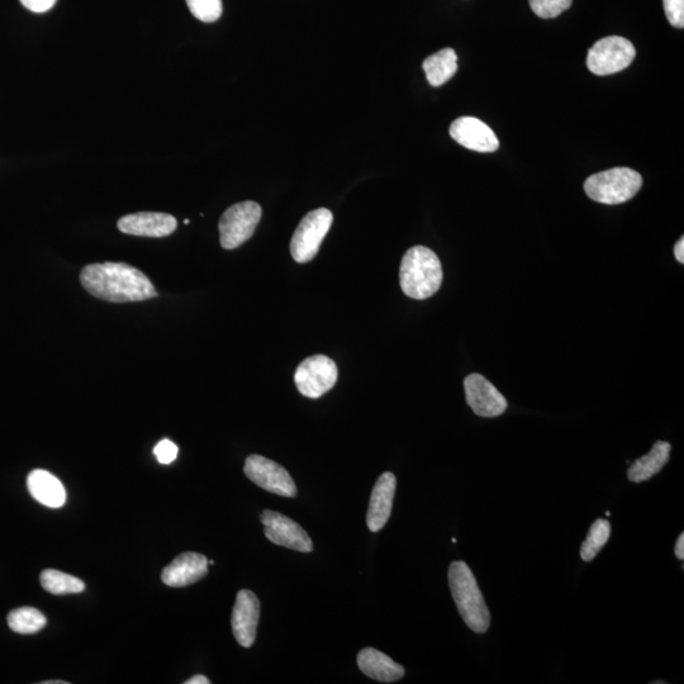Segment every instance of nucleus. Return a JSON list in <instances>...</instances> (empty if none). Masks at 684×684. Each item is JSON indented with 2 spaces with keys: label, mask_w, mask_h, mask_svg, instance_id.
<instances>
[{
  "label": "nucleus",
  "mask_w": 684,
  "mask_h": 684,
  "mask_svg": "<svg viewBox=\"0 0 684 684\" xmlns=\"http://www.w3.org/2000/svg\"><path fill=\"white\" fill-rule=\"evenodd\" d=\"M80 282L89 294L112 303L141 302L158 297L150 279L126 263L90 264L80 273Z\"/></svg>",
  "instance_id": "nucleus-1"
},
{
  "label": "nucleus",
  "mask_w": 684,
  "mask_h": 684,
  "mask_svg": "<svg viewBox=\"0 0 684 684\" xmlns=\"http://www.w3.org/2000/svg\"><path fill=\"white\" fill-rule=\"evenodd\" d=\"M443 266L429 247H411L403 256L399 283L407 297L422 301L439 291L443 283Z\"/></svg>",
  "instance_id": "nucleus-2"
},
{
  "label": "nucleus",
  "mask_w": 684,
  "mask_h": 684,
  "mask_svg": "<svg viewBox=\"0 0 684 684\" xmlns=\"http://www.w3.org/2000/svg\"><path fill=\"white\" fill-rule=\"evenodd\" d=\"M449 586L459 614L469 629L477 634L487 633L491 626V614L467 563L450 564Z\"/></svg>",
  "instance_id": "nucleus-3"
},
{
  "label": "nucleus",
  "mask_w": 684,
  "mask_h": 684,
  "mask_svg": "<svg viewBox=\"0 0 684 684\" xmlns=\"http://www.w3.org/2000/svg\"><path fill=\"white\" fill-rule=\"evenodd\" d=\"M641 185L643 178L638 171L614 168L591 175L584 183V192L592 201L615 206L633 199Z\"/></svg>",
  "instance_id": "nucleus-4"
},
{
  "label": "nucleus",
  "mask_w": 684,
  "mask_h": 684,
  "mask_svg": "<svg viewBox=\"0 0 684 684\" xmlns=\"http://www.w3.org/2000/svg\"><path fill=\"white\" fill-rule=\"evenodd\" d=\"M332 222L334 216L327 208L315 209L302 218L291 241V254L297 263H308L315 259Z\"/></svg>",
  "instance_id": "nucleus-5"
},
{
  "label": "nucleus",
  "mask_w": 684,
  "mask_h": 684,
  "mask_svg": "<svg viewBox=\"0 0 684 684\" xmlns=\"http://www.w3.org/2000/svg\"><path fill=\"white\" fill-rule=\"evenodd\" d=\"M261 207L256 202H241L226 209L220 225V241L223 249L234 250L254 235L261 220Z\"/></svg>",
  "instance_id": "nucleus-6"
},
{
  "label": "nucleus",
  "mask_w": 684,
  "mask_h": 684,
  "mask_svg": "<svg viewBox=\"0 0 684 684\" xmlns=\"http://www.w3.org/2000/svg\"><path fill=\"white\" fill-rule=\"evenodd\" d=\"M636 56V50L629 40L610 36L597 41L588 51L587 66L591 73L605 76L629 68Z\"/></svg>",
  "instance_id": "nucleus-7"
},
{
  "label": "nucleus",
  "mask_w": 684,
  "mask_h": 684,
  "mask_svg": "<svg viewBox=\"0 0 684 684\" xmlns=\"http://www.w3.org/2000/svg\"><path fill=\"white\" fill-rule=\"evenodd\" d=\"M335 361L325 355H313L303 360L294 374L299 393L308 398H320L335 387L337 382Z\"/></svg>",
  "instance_id": "nucleus-8"
},
{
  "label": "nucleus",
  "mask_w": 684,
  "mask_h": 684,
  "mask_svg": "<svg viewBox=\"0 0 684 684\" xmlns=\"http://www.w3.org/2000/svg\"><path fill=\"white\" fill-rule=\"evenodd\" d=\"M244 472L256 486L280 497H296L297 487L291 474L282 465L261 455H250L246 459Z\"/></svg>",
  "instance_id": "nucleus-9"
},
{
  "label": "nucleus",
  "mask_w": 684,
  "mask_h": 684,
  "mask_svg": "<svg viewBox=\"0 0 684 684\" xmlns=\"http://www.w3.org/2000/svg\"><path fill=\"white\" fill-rule=\"evenodd\" d=\"M260 521L266 538L273 544L301 553L313 550L312 540L303 527L282 513L266 510L261 513Z\"/></svg>",
  "instance_id": "nucleus-10"
},
{
  "label": "nucleus",
  "mask_w": 684,
  "mask_h": 684,
  "mask_svg": "<svg viewBox=\"0 0 684 684\" xmlns=\"http://www.w3.org/2000/svg\"><path fill=\"white\" fill-rule=\"evenodd\" d=\"M464 389L467 403L477 416L497 417L507 410V399L481 374L468 375Z\"/></svg>",
  "instance_id": "nucleus-11"
},
{
  "label": "nucleus",
  "mask_w": 684,
  "mask_h": 684,
  "mask_svg": "<svg viewBox=\"0 0 684 684\" xmlns=\"http://www.w3.org/2000/svg\"><path fill=\"white\" fill-rule=\"evenodd\" d=\"M260 619V602L254 592L241 589L237 593L234 611H232L231 625L237 643L244 648L253 646Z\"/></svg>",
  "instance_id": "nucleus-12"
},
{
  "label": "nucleus",
  "mask_w": 684,
  "mask_h": 684,
  "mask_svg": "<svg viewBox=\"0 0 684 684\" xmlns=\"http://www.w3.org/2000/svg\"><path fill=\"white\" fill-rule=\"evenodd\" d=\"M450 136L459 145L477 152H494L500 147L492 128L475 117H460L451 123Z\"/></svg>",
  "instance_id": "nucleus-13"
},
{
  "label": "nucleus",
  "mask_w": 684,
  "mask_h": 684,
  "mask_svg": "<svg viewBox=\"0 0 684 684\" xmlns=\"http://www.w3.org/2000/svg\"><path fill=\"white\" fill-rule=\"evenodd\" d=\"M123 234L142 237H165L177 230L175 217L160 212H140L122 217L117 223Z\"/></svg>",
  "instance_id": "nucleus-14"
},
{
  "label": "nucleus",
  "mask_w": 684,
  "mask_h": 684,
  "mask_svg": "<svg viewBox=\"0 0 684 684\" xmlns=\"http://www.w3.org/2000/svg\"><path fill=\"white\" fill-rule=\"evenodd\" d=\"M208 573V559L198 553H184L165 567L161 579L168 587L180 588L201 581Z\"/></svg>",
  "instance_id": "nucleus-15"
},
{
  "label": "nucleus",
  "mask_w": 684,
  "mask_h": 684,
  "mask_svg": "<svg viewBox=\"0 0 684 684\" xmlns=\"http://www.w3.org/2000/svg\"><path fill=\"white\" fill-rule=\"evenodd\" d=\"M397 479L393 473L380 475L370 496L367 524L370 531L378 532L386 526L391 517Z\"/></svg>",
  "instance_id": "nucleus-16"
},
{
  "label": "nucleus",
  "mask_w": 684,
  "mask_h": 684,
  "mask_svg": "<svg viewBox=\"0 0 684 684\" xmlns=\"http://www.w3.org/2000/svg\"><path fill=\"white\" fill-rule=\"evenodd\" d=\"M358 665L365 676L383 683L397 682L406 674L402 665L394 662L387 654L373 648L361 650L358 655Z\"/></svg>",
  "instance_id": "nucleus-17"
},
{
  "label": "nucleus",
  "mask_w": 684,
  "mask_h": 684,
  "mask_svg": "<svg viewBox=\"0 0 684 684\" xmlns=\"http://www.w3.org/2000/svg\"><path fill=\"white\" fill-rule=\"evenodd\" d=\"M27 488L41 505L49 508H60L65 505L66 492L63 483L47 470H33L28 475Z\"/></svg>",
  "instance_id": "nucleus-18"
},
{
  "label": "nucleus",
  "mask_w": 684,
  "mask_h": 684,
  "mask_svg": "<svg viewBox=\"0 0 684 684\" xmlns=\"http://www.w3.org/2000/svg\"><path fill=\"white\" fill-rule=\"evenodd\" d=\"M671 450V444L665 443V441H657L649 454L644 455L643 458L631 464V467L627 470L629 481L633 483L649 481L669 462Z\"/></svg>",
  "instance_id": "nucleus-19"
},
{
  "label": "nucleus",
  "mask_w": 684,
  "mask_h": 684,
  "mask_svg": "<svg viewBox=\"0 0 684 684\" xmlns=\"http://www.w3.org/2000/svg\"><path fill=\"white\" fill-rule=\"evenodd\" d=\"M427 82L432 87H441L448 83L458 71V55L453 49H444L427 57L422 65Z\"/></svg>",
  "instance_id": "nucleus-20"
},
{
  "label": "nucleus",
  "mask_w": 684,
  "mask_h": 684,
  "mask_svg": "<svg viewBox=\"0 0 684 684\" xmlns=\"http://www.w3.org/2000/svg\"><path fill=\"white\" fill-rule=\"evenodd\" d=\"M46 624V616L33 607H19L8 615V625L17 634H36L44 629Z\"/></svg>",
  "instance_id": "nucleus-21"
},
{
  "label": "nucleus",
  "mask_w": 684,
  "mask_h": 684,
  "mask_svg": "<svg viewBox=\"0 0 684 684\" xmlns=\"http://www.w3.org/2000/svg\"><path fill=\"white\" fill-rule=\"evenodd\" d=\"M41 584L45 591L56 596L71 595V593H80L85 589V583L82 579L70 576L59 570L46 569L41 574Z\"/></svg>",
  "instance_id": "nucleus-22"
},
{
  "label": "nucleus",
  "mask_w": 684,
  "mask_h": 684,
  "mask_svg": "<svg viewBox=\"0 0 684 684\" xmlns=\"http://www.w3.org/2000/svg\"><path fill=\"white\" fill-rule=\"evenodd\" d=\"M611 536V525L605 519H598L593 522L589 529L587 539L582 544L581 558L584 562H592L597 557L603 546L607 544Z\"/></svg>",
  "instance_id": "nucleus-23"
},
{
  "label": "nucleus",
  "mask_w": 684,
  "mask_h": 684,
  "mask_svg": "<svg viewBox=\"0 0 684 684\" xmlns=\"http://www.w3.org/2000/svg\"><path fill=\"white\" fill-rule=\"evenodd\" d=\"M190 13L204 23H213L222 16V0H185Z\"/></svg>",
  "instance_id": "nucleus-24"
},
{
  "label": "nucleus",
  "mask_w": 684,
  "mask_h": 684,
  "mask_svg": "<svg viewBox=\"0 0 684 684\" xmlns=\"http://www.w3.org/2000/svg\"><path fill=\"white\" fill-rule=\"evenodd\" d=\"M532 12L544 19L557 18L572 6L573 0H529Z\"/></svg>",
  "instance_id": "nucleus-25"
},
{
  "label": "nucleus",
  "mask_w": 684,
  "mask_h": 684,
  "mask_svg": "<svg viewBox=\"0 0 684 684\" xmlns=\"http://www.w3.org/2000/svg\"><path fill=\"white\" fill-rule=\"evenodd\" d=\"M665 16L673 27H684V0H663Z\"/></svg>",
  "instance_id": "nucleus-26"
},
{
  "label": "nucleus",
  "mask_w": 684,
  "mask_h": 684,
  "mask_svg": "<svg viewBox=\"0 0 684 684\" xmlns=\"http://www.w3.org/2000/svg\"><path fill=\"white\" fill-rule=\"evenodd\" d=\"M179 453L178 446L171 443L170 440H161L158 445L155 446L154 454L156 459L160 464L168 465L177 459Z\"/></svg>",
  "instance_id": "nucleus-27"
},
{
  "label": "nucleus",
  "mask_w": 684,
  "mask_h": 684,
  "mask_svg": "<svg viewBox=\"0 0 684 684\" xmlns=\"http://www.w3.org/2000/svg\"><path fill=\"white\" fill-rule=\"evenodd\" d=\"M57 0H21L22 6L33 13H45L55 6Z\"/></svg>",
  "instance_id": "nucleus-28"
},
{
  "label": "nucleus",
  "mask_w": 684,
  "mask_h": 684,
  "mask_svg": "<svg viewBox=\"0 0 684 684\" xmlns=\"http://www.w3.org/2000/svg\"><path fill=\"white\" fill-rule=\"evenodd\" d=\"M674 255H676V259L679 261V263L683 264L684 263V239L681 237V240H679L674 246Z\"/></svg>",
  "instance_id": "nucleus-29"
},
{
  "label": "nucleus",
  "mask_w": 684,
  "mask_h": 684,
  "mask_svg": "<svg viewBox=\"0 0 684 684\" xmlns=\"http://www.w3.org/2000/svg\"><path fill=\"white\" fill-rule=\"evenodd\" d=\"M674 553H676V557L678 559L683 560L684 559V534L682 532L681 535H679V538L676 543V549H674Z\"/></svg>",
  "instance_id": "nucleus-30"
},
{
  "label": "nucleus",
  "mask_w": 684,
  "mask_h": 684,
  "mask_svg": "<svg viewBox=\"0 0 684 684\" xmlns=\"http://www.w3.org/2000/svg\"><path fill=\"white\" fill-rule=\"evenodd\" d=\"M211 681L207 677L204 676H194L190 679H188L185 684H209Z\"/></svg>",
  "instance_id": "nucleus-31"
},
{
  "label": "nucleus",
  "mask_w": 684,
  "mask_h": 684,
  "mask_svg": "<svg viewBox=\"0 0 684 684\" xmlns=\"http://www.w3.org/2000/svg\"><path fill=\"white\" fill-rule=\"evenodd\" d=\"M41 684H69V683L65 682V681H45V682H41Z\"/></svg>",
  "instance_id": "nucleus-32"
},
{
  "label": "nucleus",
  "mask_w": 684,
  "mask_h": 684,
  "mask_svg": "<svg viewBox=\"0 0 684 684\" xmlns=\"http://www.w3.org/2000/svg\"><path fill=\"white\" fill-rule=\"evenodd\" d=\"M606 516H607V517H608V516H611V512H610V511H607V512H606Z\"/></svg>",
  "instance_id": "nucleus-33"
}]
</instances>
